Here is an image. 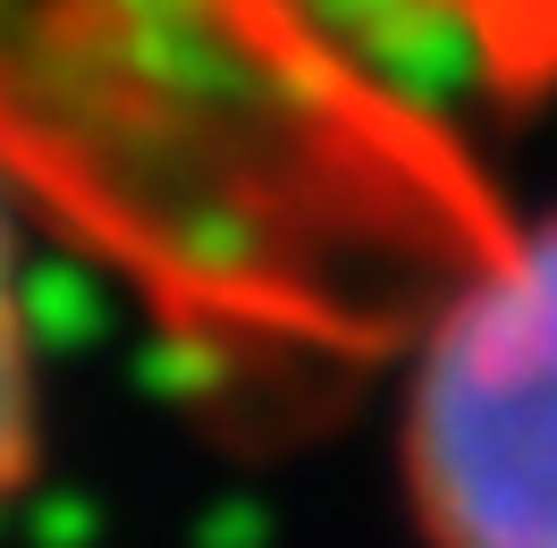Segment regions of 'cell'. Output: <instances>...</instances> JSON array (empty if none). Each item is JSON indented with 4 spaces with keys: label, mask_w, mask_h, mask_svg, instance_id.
Instances as JSON below:
<instances>
[{
    "label": "cell",
    "mask_w": 557,
    "mask_h": 548,
    "mask_svg": "<svg viewBox=\"0 0 557 548\" xmlns=\"http://www.w3.org/2000/svg\"><path fill=\"white\" fill-rule=\"evenodd\" d=\"M557 85V0H0V170L195 354L406 346L507 211L482 127Z\"/></svg>",
    "instance_id": "obj_1"
},
{
    "label": "cell",
    "mask_w": 557,
    "mask_h": 548,
    "mask_svg": "<svg viewBox=\"0 0 557 548\" xmlns=\"http://www.w3.org/2000/svg\"><path fill=\"white\" fill-rule=\"evenodd\" d=\"M397 489L422 548H557V203H507L414 304Z\"/></svg>",
    "instance_id": "obj_2"
},
{
    "label": "cell",
    "mask_w": 557,
    "mask_h": 548,
    "mask_svg": "<svg viewBox=\"0 0 557 548\" xmlns=\"http://www.w3.org/2000/svg\"><path fill=\"white\" fill-rule=\"evenodd\" d=\"M26 195L0 170V523L26 507L42 473V338L26 287Z\"/></svg>",
    "instance_id": "obj_3"
}]
</instances>
